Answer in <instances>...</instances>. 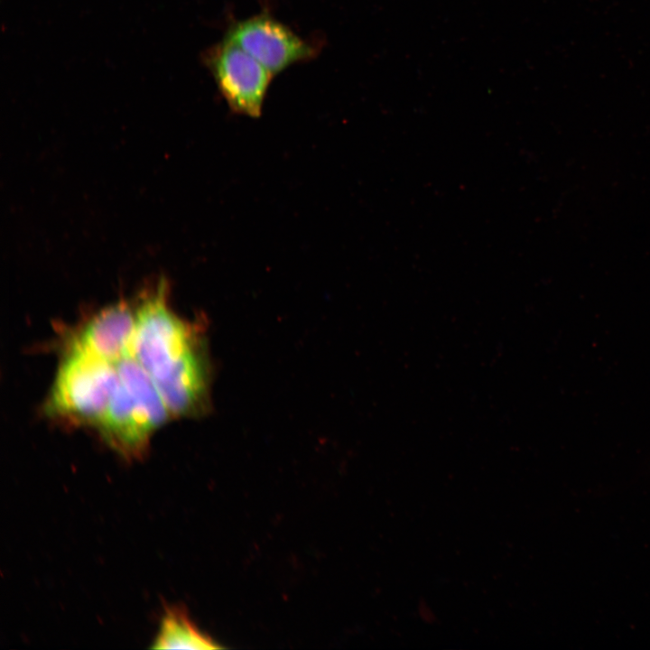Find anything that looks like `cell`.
I'll return each instance as SVG.
<instances>
[{
    "instance_id": "1",
    "label": "cell",
    "mask_w": 650,
    "mask_h": 650,
    "mask_svg": "<svg viewBox=\"0 0 650 650\" xmlns=\"http://www.w3.org/2000/svg\"><path fill=\"white\" fill-rule=\"evenodd\" d=\"M165 283L136 309L132 356L152 378L168 410L196 416L209 404V359L201 329L167 302Z\"/></svg>"
},
{
    "instance_id": "2",
    "label": "cell",
    "mask_w": 650,
    "mask_h": 650,
    "mask_svg": "<svg viewBox=\"0 0 650 650\" xmlns=\"http://www.w3.org/2000/svg\"><path fill=\"white\" fill-rule=\"evenodd\" d=\"M118 384L97 427L128 459L144 454L152 433L171 414L152 378L132 356L116 364Z\"/></svg>"
},
{
    "instance_id": "3",
    "label": "cell",
    "mask_w": 650,
    "mask_h": 650,
    "mask_svg": "<svg viewBox=\"0 0 650 650\" xmlns=\"http://www.w3.org/2000/svg\"><path fill=\"white\" fill-rule=\"evenodd\" d=\"M118 384L116 364L66 348L47 403L48 412L76 423H100Z\"/></svg>"
},
{
    "instance_id": "4",
    "label": "cell",
    "mask_w": 650,
    "mask_h": 650,
    "mask_svg": "<svg viewBox=\"0 0 650 650\" xmlns=\"http://www.w3.org/2000/svg\"><path fill=\"white\" fill-rule=\"evenodd\" d=\"M204 60L230 109L243 116L258 117L274 75L227 40L209 49Z\"/></svg>"
},
{
    "instance_id": "5",
    "label": "cell",
    "mask_w": 650,
    "mask_h": 650,
    "mask_svg": "<svg viewBox=\"0 0 650 650\" xmlns=\"http://www.w3.org/2000/svg\"><path fill=\"white\" fill-rule=\"evenodd\" d=\"M225 40L240 47L273 75L315 54L311 44L267 14L234 23Z\"/></svg>"
},
{
    "instance_id": "6",
    "label": "cell",
    "mask_w": 650,
    "mask_h": 650,
    "mask_svg": "<svg viewBox=\"0 0 650 650\" xmlns=\"http://www.w3.org/2000/svg\"><path fill=\"white\" fill-rule=\"evenodd\" d=\"M136 311L125 302L111 304L91 317L75 334L66 348L116 364L132 356Z\"/></svg>"
},
{
    "instance_id": "7",
    "label": "cell",
    "mask_w": 650,
    "mask_h": 650,
    "mask_svg": "<svg viewBox=\"0 0 650 650\" xmlns=\"http://www.w3.org/2000/svg\"><path fill=\"white\" fill-rule=\"evenodd\" d=\"M209 636L202 633L179 607L165 608L153 649H216L221 648Z\"/></svg>"
}]
</instances>
